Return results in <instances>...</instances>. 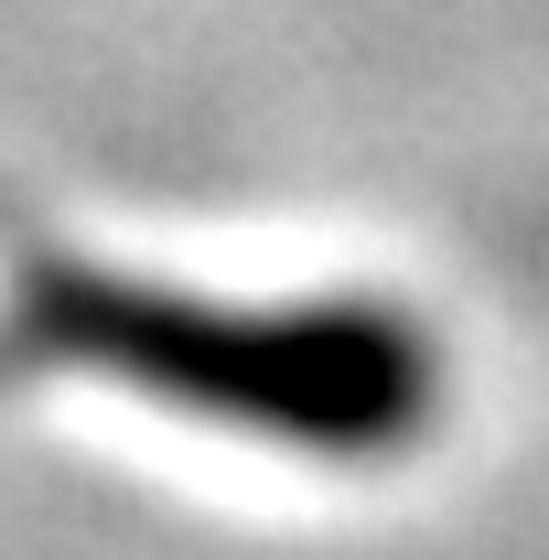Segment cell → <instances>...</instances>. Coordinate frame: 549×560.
<instances>
[{
    "mask_svg": "<svg viewBox=\"0 0 549 560\" xmlns=\"http://www.w3.org/2000/svg\"><path fill=\"white\" fill-rule=\"evenodd\" d=\"M11 346L313 464H388L442 420V346L399 302H344V291L215 302V291L33 248L11 270Z\"/></svg>",
    "mask_w": 549,
    "mask_h": 560,
    "instance_id": "cell-1",
    "label": "cell"
}]
</instances>
